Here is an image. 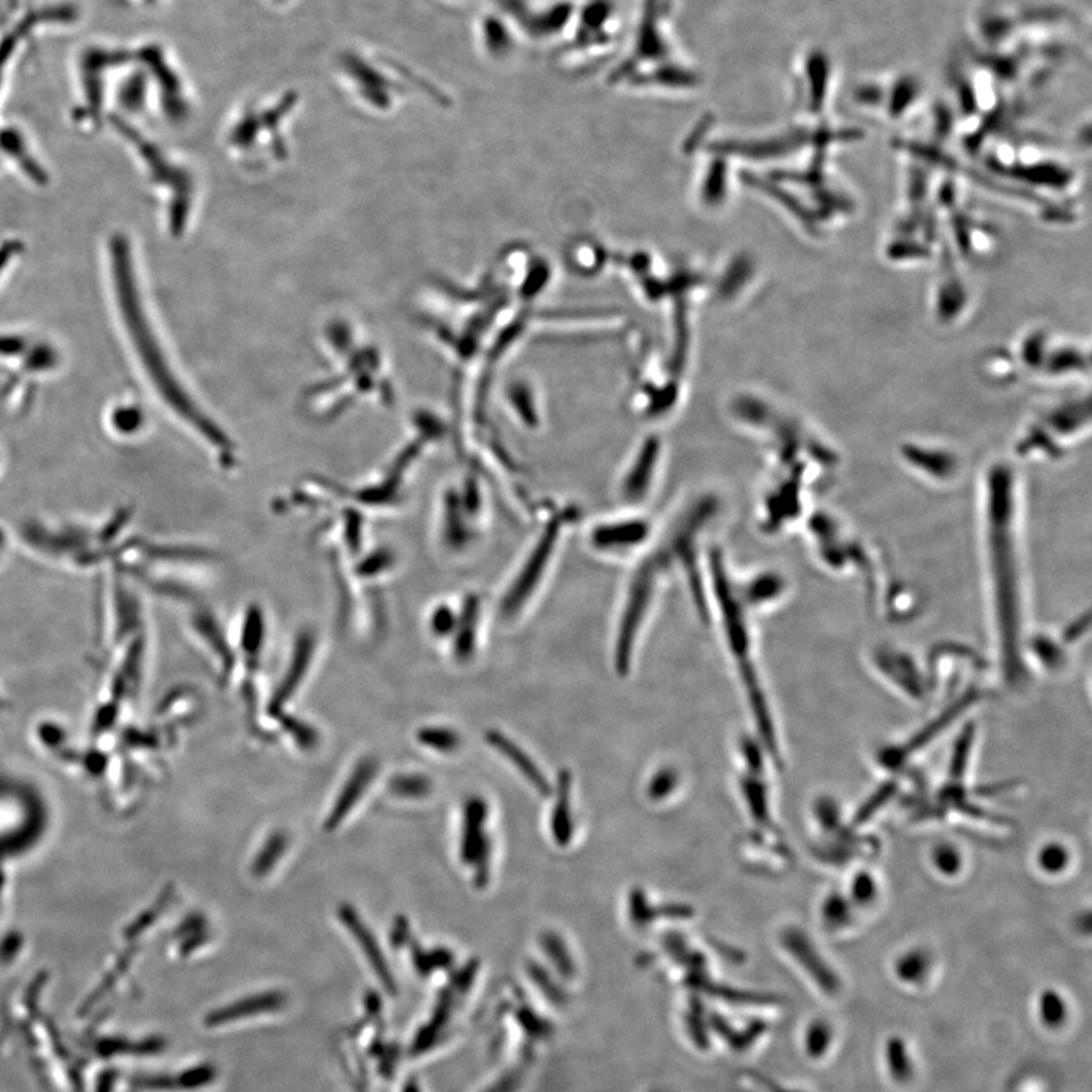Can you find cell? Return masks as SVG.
I'll list each match as a JSON object with an SVG mask.
<instances>
[{
  "instance_id": "1",
  "label": "cell",
  "mask_w": 1092,
  "mask_h": 1092,
  "mask_svg": "<svg viewBox=\"0 0 1092 1092\" xmlns=\"http://www.w3.org/2000/svg\"><path fill=\"white\" fill-rule=\"evenodd\" d=\"M799 78L806 105L812 114L824 112L834 82V61L824 47L814 46L803 54Z\"/></svg>"
},
{
  "instance_id": "2",
  "label": "cell",
  "mask_w": 1092,
  "mask_h": 1092,
  "mask_svg": "<svg viewBox=\"0 0 1092 1092\" xmlns=\"http://www.w3.org/2000/svg\"><path fill=\"white\" fill-rule=\"evenodd\" d=\"M782 941L785 949L795 957L796 962L803 966L806 975L817 983L821 991L830 995L840 992V978L834 975L833 969L828 966L824 957L819 955L818 950L815 949V946H812L811 941L808 940V936L803 931L789 928L783 933Z\"/></svg>"
},
{
  "instance_id": "3",
  "label": "cell",
  "mask_w": 1092,
  "mask_h": 1092,
  "mask_svg": "<svg viewBox=\"0 0 1092 1092\" xmlns=\"http://www.w3.org/2000/svg\"><path fill=\"white\" fill-rule=\"evenodd\" d=\"M650 535V525L644 519L609 520L592 532L593 548L609 554H621L644 544Z\"/></svg>"
},
{
  "instance_id": "4",
  "label": "cell",
  "mask_w": 1092,
  "mask_h": 1092,
  "mask_svg": "<svg viewBox=\"0 0 1092 1092\" xmlns=\"http://www.w3.org/2000/svg\"><path fill=\"white\" fill-rule=\"evenodd\" d=\"M378 764L374 759H363L362 762L356 764L354 773L349 777L346 785L343 786V791L337 796L336 803H334L333 809H331L330 817L326 821V830L333 831L342 824L343 819L348 817L349 812L355 808L359 799L362 798L363 793L371 785L374 780L375 774H377Z\"/></svg>"
},
{
  "instance_id": "5",
  "label": "cell",
  "mask_w": 1092,
  "mask_h": 1092,
  "mask_svg": "<svg viewBox=\"0 0 1092 1092\" xmlns=\"http://www.w3.org/2000/svg\"><path fill=\"white\" fill-rule=\"evenodd\" d=\"M487 819V805L480 796L469 798L465 805L464 837H462V857L465 863L472 865L478 854L490 846L489 838L484 834Z\"/></svg>"
},
{
  "instance_id": "6",
  "label": "cell",
  "mask_w": 1092,
  "mask_h": 1092,
  "mask_svg": "<svg viewBox=\"0 0 1092 1092\" xmlns=\"http://www.w3.org/2000/svg\"><path fill=\"white\" fill-rule=\"evenodd\" d=\"M314 650V639L313 636L302 635L297 641V648H295L294 658H292L291 667H288L287 674H285L284 680H282L281 686L276 690L271 702V713L273 716L278 715L281 712L282 706L288 702L291 696L295 695L298 687L307 674L308 667L311 663V657H313Z\"/></svg>"
},
{
  "instance_id": "7",
  "label": "cell",
  "mask_w": 1092,
  "mask_h": 1092,
  "mask_svg": "<svg viewBox=\"0 0 1092 1092\" xmlns=\"http://www.w3.org/2000/svg\"><path fill=\"white\" fill-rule=\"evenodd\" d=\"M924 95V83L920 75L914 72H900L892 81L886 82V98L883 111L891 117L900 118L908 114Z\"/></svg>"
},
{
  "instance_id": "8",
  "label": "cell",
  "mask_w": 1092,
  "mask_h": 1092,
  "mask_svg": "<svg viewBox=\"0 0 1092 1092\" xmlns=\"http://www.w3.org/2000/svg\"><path fill=\"white\" fill-rule=\"evenodd\" d=\"M339 917L342 918V923L345 924V927L354 934L356 943H359L363 952L368 956L369 962L374 966L375 972L380 976L382 983H384L387 988H394V979H391L390 969H388L387 963H385L384 956H382L380 946H378L374 933L369 930L366 924H363L362 918L356 915V912L351 906H342V908L339 909Z\"/></svg>"
},
{
  "instance_id": "9",
  "label": "cell",
  "mask_w": 1092,
  "mask_h": 1092,
  "mask_svg": "<svg viewBox=\"0 0 1092 1092\" xmlns=\"http://www.w3.org/2000/svg\"><path fill=\"white\" fill-rule=\"evenodd\" d=\"M487 742H489L494 750L500 751L504 757H507V759L512 760V762L515 763V766L518 767L520 773L523 774V777H525L526 782H528L536 791L541 793L542 796L551 795V785H549L548 780L545 779L542 771L536 766V763L533 762L522 750H520L515 742L510 741L509 738L504 737L500 731H489V733H487Z\"/></svg>"
},
{
  "instance_id": "10",
  "label": "cell",
  "mask_w": 1092,
  "mask_h": 1092,
  "mask_svg": "<svg viewBox=\"0 0 1092 1092\" xmlns=\"http://www.w3.org/2000/svg\"><path fill=\"white\" fill-rule=\"evenodd\" d=\"M1020 27V19L1006 11H985L976 21L979 40L991 50L1000 49L1010 43Z\"/></svg>"
},
{
  "instance_id": "11",
  "label": "cell",
  "mask_w": 1092,
  "mask_h": 1092,
  "mask_svg": "<svg viewBox=\"0 0 1092 1092\" xmlns=\"http://www.w3.org/2000/svg\"><path fill=\"white\" fill-rule=\"evenodd\" d=\"M571 788H573V777H571L570 771L564 770L558 774L557 799H555L551 817L552 837H554L557 846L560 847H567L574 837Z\"/></svg>"
},
{
  "instance_id": "12",
  "label": "cell",
  "mask_w": 1092,
  "mask_h": 1092,
  "mask_svg": "<svg viewBox=\"0 0 1092 1092\" xmlns=\"http://www.w3.org/2000/svg\"><path fill=\"white\" fill-rule=\"evenodd\" d=\"M658 454L660 449L657 446H651L650 449H642L639 452L638 457L635 458V464L629 466L627 475H625L624 490L625 497L628 501L641 500L642 493H647L650 489L651 480L654 477V468L658 462Z\"/></svg>"
},
{
  "instance_id": "13",
  "label": "cell",
  "mask_w": 1092,
  "mask_h": 1092,
  "mask_svg": "<svg viewBox=\"0 0 1092 1092\" xmlns=\"http://www.w3.org/2000/svg\"><path fill=\"white\" fill-rule=\"evenodd\" d=\"M885 1059L888 1071L897 1084H908L914 1076V1062L908 1046L900 1036L889 1037L885 1047Z\"/></svg>"
},
{
  "instance_id": "14",
  "label": "cell",
  "mask_w": 1092,
  "mask_h": 1092,
  "mask_svg": "<svg viewBox=\"0 0 1092 1092\" xmlns=\"http://www.w3.org/2000/svg\"><path fill=\"white\" fill-rule=\"evenodd\" d=\"M288 847V837L284 831H275V833L269 837L260 851L259 856L255 857L252 863V876L260 879L265 877L266 874L272 872L273 866L276 865L279 859L284 856L285 850Z\"/></svg>"
},
{
  "instance_id": "15",
  "label": "cell",
  "mask_w": 1092,
  "mask_h": 1092,
  "mask_svg": "<svg viewBox=\"0 0 1092 1092\" xmlns=\"http://www.w3.org/2000/svg\"><path fill=\"white\" fill-rule=\"evenodd\" d=\"M541 946L546 955L549 956V959H551L552 965L560 972L561 978L567 979V981L575 978L577 969H575L573 956L570 955L567 946H565L564 941L557 933L545 931L541 936Z\"/></svg>"
},
{
  "instance_id": "16",
  "label": "cell",
  "mask_w": 1092,
  "mask_h": 1092,
  "mask_svg": "<svg viewBox=\"0 0 1092 1092\" xmlns=\"http://www.w3.org/2000/svg\"><path fill=\"white\" fill-rule=\"evenodd\" d=\"M1037 1015H1039L1040 1023L1049 1029H1059L1064 1026L1066 1017H1068L1064 998L1059 992L1047 989L1037 1000Z\"/></svg>"
},
{
  "instance_id": "17",
  "label": "cell",
  "mask_w": 1092,
  "mask_h": 1092,
  "mask_svg": "<svg viewBox=\"0 0 1092 1092\" xmlns=\"http://www.w3.org/2000/svg\"><path fill=\"white\" fill-rule=\"evenodd\" d=\"M281 1001L282 997L279 994L257 995V997L246 998V1000L233 1004L230 1010L217 1012L214 1015V1021L224 1023V1021H230L231 1018H239L242 1015L259 1014V1012L273 1010V1008H278Z\"/></svg>"
},
{
  "instance_id": "18",
  "label": "cell",
  "mask_w": 1092,
  "mask_h": 1092,
  "mask_svg": "<svg viewBox=\"0 0 1092 1092\" xmlns=\"http://www.w3.org/2000/svg\"><path fill=\"white\" fill-rule=\"evenodd\" d=\"M805 1052L811 1059H822L833 1044V1029L825 1021H812L806 1029Z\"/></svg>"
},
{
  "instance_id": "19",
  "label": "cell",
  "mask_w": 1092,
  "mask_h": 1092,
  "mask_svg": "<svg viewBox=\"0 0 1092 1092\" xmlns=\"http://www.w3.org/2000/svg\"><path fill=\"white\" fill-rule=\"evenodd\" d=\"M756 777L753 776L750 779L742 780V791H744L751 815L757 822L766 824L767 819H770V815H767L766 788H764L762 783L757 782Z\"/></svg>"
},
{
  "instance_id": "20",
  "label": "cell",
  "mask_w": 1092,
  "mask_h": 1092,
  "mask_svg": "<svg viewBox=\"0 0 1092 1092\" xmlns=\"http://www.w3.org/2000/svg\"><path fill=\"white\" fill-rule=\"evenodd\" d=\"M390 789L398 796L422 798L432 792V782L420 774H403L391 780Z\"/></svg>"
},
{
  "instance_id": "21",
  "label": "cell",
  "mask_w": 1092,
  "mask_h": 1092,
  "mask_svg": "<svg viewBox=\"0 0 1092 1092\" xmlns=\"http://www.w3.org/2000/svg\"><path fill=\"white\" fill-rule=\"evenodd\" d=\"M927 971L928 959L920 952L908 953V955L900 957L897 966H895L898 979L901 982L909 983V985L924 981Z\"/></svg>"
},
{
  "instance_id": "22",
  "label": "cell",
  "mask_w": 1092,
  "mask_h": 1092,
  "mask_svg": "<svg viewBox=\"0 0 1092 1092\" xmlns=\"http://www.w3.org/2000/svg\"><path fill=\"white\" fill-rule=\"evenodd\" d=\"M417 739H419L420 744L426 745L433 750L443 751V753H451V751L457 750L458 745H460L458 735L449 730V728L443 727L422 728L417 733Z\"/></svg>"
},
{
  "instance_id": "23",
  "label": "cell",
  "mask_w": 1092,
  "mask_h": 1092,
  "mask_svg": "<svg viewBox=\"0 0 1092 1092\" xmlns=\"http://www.w3.org/2000/svg\"><path fill=\"white\" fill-rule=\"evenodd\" d=\"M885 98L886 82L877 81V79L857 83L856 89H854V99L862 107L883 109Z\"/></svg>"
},
{
  "instance_id": "24",
  "label": "cell",
  "mask_w": 1092,
  "mask_h": 1092,
  "mask_svg": "<svg viewBox=\"0 0 1092 1092\" xmlns=\"http://www.w3.org/2000/svg\"><path fill=\"white\" fill-rule=\"evenodd\" d=\"M628 914L633 926L638 928L647 927L654 920V909L647 900V895L641 889H635L628 898Z\"/></svg>"
},
{
  "instance_id": "25",
  "label": "cell",
  "mask_w": 1092,
  "mask_h": 1092,
  "mask_svg": "<svg viewBox=\"0 0 1092 1092\" xmlns=\"http://www.w3.org/2000/svg\"><path fill=\"white\" fill-rule=\"evenodd\" d=\"M528 975L530 978L536 982V985L539 986V989L544 992L545 997L549 998V1001H552V1003L555 1004L565 1003L567 995L561 991L560 986L555 985V983L551 981V978L546 975L542 966H539L538 963H530Z\"/></svg>"
},
{
  "instance_id": "26",
  "label": "cell",
  "mask_w": 1092,
  "mask_h": 1092,
  "mask_svg": "<svg viewBox=\"0 0 1092 1092\" xmlns=\"http://www.w3.org/2000/svg\"><path fill=\"white\" fill-rule=\"evenodd\" d=\"M1040 869L1046 873L1055 874L1062 872L1068 863V853L1059 844H1049L1040 850L1037 856Z\"/></svg>"
},
{
  "instance_id": "27",
  "label": "cell",
  "mask_w": 1092,
  "mask_h": 1092,
  "mask_svg": "<svg viewBox=\"0 0 1092 1092\" xmlns=\"http://www.w3.org/2000/svg\"><path fill=\"white\" fill-rule=\"evenodd\" d=\"M677 783H679V776L676 771L671 767H664V770L658 771L653 777V780L648 786V796L654 801H660L664 796L670 795L671 792L676 789Z\"/></svg>"
},
{
  "instance_id": "28",
  "label": "cell",
  "mask_w": 1092,
  "mask_h": 1092,
  "mask_svg": "<svg viewBox=\"0 0 1092 1092\" xmlns=\"http://www.w3.org/2000/svg\"><path fill=\"white\" fill-rule=\"evenodd\" d=\"M282 727L302 748H313L317 742V733L313 728L295 718H281Z\"/></svg>"
},
{
  "instance_id": "29",
  "label": "cell",
  "mask_w": 1092,
  "mask_h": 1092,
  "mask_svg": "<svg viewBox=\"0 0 1092 1092\" xmlns=\"http://www.w3.org/2000/svg\"><path fill=\"white\" fill-rule=\"evenodd\" d=\"M934 863L943 873L955 874L959 869L960 859L955 848L944 846L934 853Z\"/></svg>"
},
{
  "instance_id": "30",
  "label": "cell",
  "mask_w": 1092,
  "mask_h": 1092,
  "mask_svg": "<svg viewBox=\"0 0 1092 1092\" xmlns=\"http://www.w3.org/2000/svg\"><path fill=\"white\" fill-rule=\"evenodd\" d=\"M853 897L854 900L866 905V902L873 901L876 897V883L868 874H862L857 877L853 883Z\"/></svg>"
},
{
  "instance_id": "31",
  "label": "cell",
  "mask_w": 1092,
  "mask_h": 1092,
  "mask_svg": "<svg viewBox=\"0 0 1092 1092\" xmlns=\"http://www.w3.org/2000/svg\"><path fill=\"white\" fill-rule=\"evenodd\" d=\"M742 751H744L745 760H747L753 776L762 773V754H760L757 745L751 742L750 739H745L742 742Z\"/></svg>"
},
{
  "instance_id": "32",
  "label": "cell",
  "mask_w": 1092,
  "mask_h": 1092,
  "mask_svg": "<svg viewBox=\"0 0 1092 1092\" xmlns=\"http://www.w3.org/2000/svg\"><path fill=\"white\" fill-rule=\"evenodd\" d=\"M655 918L667 917V918H689L692 917L693 911L689 906L684 905H664L660 908L654 909Z\"/></svg>"
},
{
  "instance_id": "33",
  "label": "cell",
  "mask_w": 1092,
  "mask_h": 1092,
  "mask_svg": "<svg viewBox=\"0 0 1092 1092\" xmlns=\"http://www.w3.org/2000/svg\"><path fill=\"white\" fill-rule=\"evenodd\" d=\"M747 1081L753 1082V1084L757 1085V1088H759V1090H764V1092H798L786 1090V1088L780 1087V1085L773 1084V1082H770V1079L762 1078V1076L750 1074L748 1076Z\"/></svg>"
},
{
  "instance_id": "34",
  "label": "cell",
  "mask_w": 1092,
  "mask_h": 1092,
  "mask_svg": "<svg viewBox=\"0 0 1092 1092\" xmlns=\"http://www.w3.org/2000/svg\"><path fill=\"white\" fill-rule=\"evenodd\" d=\"M272 2H275V3H285V2H288V0H272Z\"/></svg>"
}]
</instances>
